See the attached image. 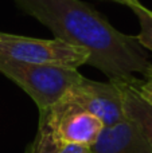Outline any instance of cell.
<instances>
[{"mask_svg": "<svg viewBox=\"0 0 152 153\" xmlns=\"http://www.w3.org/2000/svg\"><path fill=\"white\" fill-rule=\"evenodd\" d=\"M59 143L54 136L47 120L43 116H40L37 137H35L28 153H57Z\"/></svg>", "mask_w": 152, "mask_h": 153, "instance_id": "ba28073f", "label": "cell"}, {"mask_svg": "<svg viewBox=\"0 0 152 153\" xmlns=\"http://www.w3.org/2000/svg\"><path fill=\"white\" fill-rule=\"evenodd\" d=\"M55 38L89 51L86 65L101 70L109 79L144 74L151 66L136 36L117 31L101 13L81 0H13Z\"/></svg>", "mask_w": 152, "mask_h": 153, "instance_id": "6da1fadb", "label": "cell"}, {"mask_svg": "<svg viewBox=\"0 0 152 153\" xmlns=\"http://www.w3.org/2000/svg\"><path fill=\"white\" fill-rule=\"evenodd\" d=\"M40 116L47 120L59 144L92 146L104 129L102 122L97 117L75 108L62 98Z\"/></svg>", "mask_w": 152, "mask_h": 153, "instance_id": "5b68a950", "label": "cell"}, {"mask_svg": "<svg viewBox=\"0 0 152 153\" xmlns=\"http://www.w3.org/2000/svg\"><path fill=\"white\" fill-rule=\"evenodd\" d=\"M0 73L15 82L38 105L39 114L48 111L82 75L77 69L39 66L18 62L0 54Z\"/></svg>", "mask_w": 152, "mask_h": 153, "instance_id": "7a4b0ae2", "label": "cell"}, {"mask_svg": "<svg viewBox=\"0 0 152 153\" xmlns=\"http://www.w3.org/2000/svg\"><path fill=\"white\" fill-rule=\"evenodd\" d=\"M90 149L93 153H152L151 145L129 120L104 128Z\"/></svg>", "mask_w": 152, "mask_h": 153, "instance_id": "8992f818", "label": "cell"}, {"mask_svg": "<svg viewBox=\"0 0 152 153\" xmlns=\"http://www.w3.org/2000/svg\"><path fill=\"white\" fill-rule=\"evenodd\" d=\"M113 1H117V3H120V1H118V0H113Z\"/></svg>", "mask_w": 152, "mask_h": 153, "instance_id": "4fadbf2b", "label": "cell"}, {"mask_svg": "<svg viewBox=\"0 0 152 153\" xmlns=\"http://www.w3.org/2000/svg\"><path fill=\"white\" fill-rule=\"evenodd\" d=\"M129 8L136 13L140 23V34L136 36L137 40L144 48L152 51V11L145 8L140 1Z\"/></svg>", "mask_w": 152, "mask_h": 153, "instance_id": "9c48e42d", "label": "cell"}, {"mask_svg": "<svg viewBox=\"0 0 152 153\" xmlns=\"http://www.w3.org/2000/svg\"><path fill=\"white\" fill-rule=\"evenodd\" d=\"M57 153H93L90 146L74 145V144H59Z\"/></svg>", "mask_w": 152, "mask_h": 153, "instance_id": "8fae6325", "label": "cell"}, {"mask_svg": "<svg viewBox=\"0 0 152 153\" xmlns=\"http://www.w3.org/2000/svg\"><path fill=\"white\" fill-rule=\"evenodd\" d=\"M118 1H120L121 4H125V5H128V7H131V5L139 3V0H118Z\"/></svg>", "mask_w": 152, "mask_h": 153, "instance_id": "7c38bea8", "label": "cell"}, {"mask_svg": "<svg viewBox=\"0 0 152 153\" xmlns=\"http://www.w3.org/2000/svg\"><path fill=\"white\" fill-rule=\"evenodd\" d=\"M144 75H145L144 81L142 82V81L135 79L133 85H135V87H136L137 93H139L147 102H150L152 105V65L145 70Z\"/></svg>", "mask_w": 152, "mask_h": 153, "instance_id": "30bf717a", "label": "cell"}, {"mask_svg": "<svg viewBox=\"0 0 152 153\" xmlns=\"http://www.w3.org/2000/svg\"><path fill=\"white\" fill-rule=\"evenodd\" d=\"M0 54L39 66H57L78 69L89 61V51L83 47L70 45L62 39H37L0 32Z\"/></svg>", "mask_w": 152, "mask_h": 153, "instance_id": "3957f363", "label": "cell"}, {"mask_svg": "<svg viewBox=\"0 0 152 153\" xmlns=\"http://www.w3.org/2000/svg\"><path fill=\"white\" fill-rule=\"evenodd\" d=\"M62 100L93 114L102 122L104 128L113 126L125 120L120 93L110 81L104 83L82 76L65 93Z\"/></svg>", "mask_w": 152, "mask_h": 153, "instance_id": "277c9868", "label": "cell"}, {"mask_svg": "<svg viewBox=\"0 0 152 153\" xmlns=\"http://www.w3.org/2000/svg\"><path fill=\"white\" fill-rule=\"evenodd\" d=\"M109 81L115 83L118 89L125 120H129L136 125L152 148V105L137 93L133 85V76L116 78Z\"/></svg>", "mask_w": 152, "mask_h": 153, "instance_id": "52a82bcc", "label": "cell"}]
</instances>
